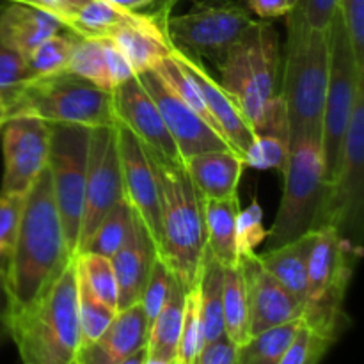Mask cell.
<instances>
[{
	"instance_id": "1",
	"label": "cell",
	"mask_w": 364,
	"mask_h": 364,
	"mask_svg": "<svg viewBox=\"0 0 364 364\" xmlns=\"http://www.w3.org/2000/svg\"><path fill=\"white\" fill-rule=\"evenodd\" d=\"M279 36L269 20H255L219 64L220 84L237 102L255 135L290 139L279 96Z\"/></svg>"
},
{
	"instance_id": "2",
	"label": "cell",
	"mask_w": 364,
	"mask_h": 364,
	"mask_svg": "<svg viewBox=\"0 0 364 364\" xmlns=\"http://www.w3.org/2000/svg\"><path fill=\"white\" fill-rule=\"evenodd\" d=\"M73 258L53 201L48 169L25 194L13 256L6 274L11 309L38 297Z\"/></svg>"
},
{
	"instance_id": "3",
	"label": "cell",
	"mask_w": 364,
	"mask_h": 364,
	"mask_svg": "<svg viewBox=\"0 0 364 364\" xmlns=\"http://www.w3.org/2000/svg\"><path fill=\"white\" fill-rule=\"evenodd\" d=\"M77 256L36 299L11 309V340L23 364H75L80 336Z\"/></svg>"
},
{
	"instance_id": "4",
	"label": "cell",
	"mask_w": 364,
	"mask_h": 364,
	"mask_svg": "<svg viewBox=\"0 0 364 364\" xmlns=\"http://www.w3.org/2000/svg\"><path fill=\"white\" fill-rule=\"evenodd\" d=\"M149 156L160 191L156 255L178 283L191 290L198 281L206 252L203 198L192 183L183 160H166L151 151Z\"/></svg>"
},
{
	"instance_id": "5",
	"label": "cell",
	"mask_w": 364,
	"mask_h": 364,
	"mask_svg": "<svg viewBox=\"0 0 364 364\" xmlns=\"http://www.w3.org/2000/svg\"><path fill=\"white\" fill-rule=\"evenodd\" d=\"M284 18L288 38L279 96L287 107L290 142L304 135L320 141L329 78V28L309 27L294 13Z\"/></svg>"
},
{
	"instance_id": "6",
	"label": "cell",
	"mask_w": 364,
	"mask_h": 364,
	"mask_svg": "<svg viewBox=\"0 0 364 364\" xmlns=\"http://www.w3.org/2000/svg\"><path fill=\"white\" fill-rule=\"evenodd\" d=\"M32 116L48 124L112 127V91L77 77L71 71L31 78L7 103V117Z\"/></svg>"
},
{
	"instance_id": "7",
	"label": "cell",
	"mask_w": 364,
	"mask_h": 364,
	"mask_svg": "<svg viewBox=\"0 0 364 364\" xmlns=\"http://www.w3.org/2000/svg\"><path fill=\"white\" fill-rule=\"evenodd\" d=\"M363 256V245L354 244L334 228L316 230L306 283L302 322L338 340L348 326L345 297Z\"/></svg>"
},
{
	"instance_id": "8",
	"label": "cell",
	"mask_w": 364,
	"mask_h": 364,
	"mask_svg": "<svg viewBox=\"0 0 364 364\" xmlns=\"http://www.w3.org/2000/svg\"><path fill=\"white\" fill-rule=\"evenodd\" d=\"M283 176V196L272 228L267 231L265 249L279 247L313 230L327 187L318 139L304 135L290 142Z\"/></svg>"
},
{
	"instance_id": "9",
	"label": "cell",
	"mask_w": 364,
	"mask_h": 364,
	"mask_svg": "<svg viewBox=\"0 0 364 364\" xmlns=\"http://www.w3.org/2000/svg\"><path fill=\"white\" fill-rule=\"evenodd\" d=\"M364 224V89L355 100L338 166L327 181L313 230L334 228L354 244L363 245Z\"/></svg>"
},
{
	"instance_id": "10",
	"label": "cell",
	"mask_w": 364,
	"mask_h": 364,
	"mask_svg": "<svg viewBox=\"0 0 364 364\" xmlns=\"http://www.w3.org/2000/svg\"><path fill=\"white\" fill-rule=\"evenodd\" d=\"M329 78H327L326 103H323L322 149L327 181L338 166L345 134L354 112L355 100L364 89V71L359 70L350 41L336 11L329 25Z\"/></svg>"
},
{
	"instance_id": "11",
	"label": "cell",
	"mask_w": 364,
	"mask_h": 364,
	"mask_svg": "<svg viewBox=\"0 0 364 364\" xmlns=\"http://www.w3.org/2000/svg\"><path fill=\"white\" fill-rule=\"evenodd\" d=\"M252 21L247 7L235 0H199L185 14L167 18L166 32L176 48L219 66Z\"/></svg>"
},
{
	"instance_id": "12",
	"label": "cell",
	"mask_w": 364,
	"mask_h": 364,
	"mask_svg": "<svg viewBox=\"0 0 364 364\" xmlns=\"http://www.w3.org/2000/svg\"><path fill=\"white\" fill-rule=\"evenodd\" d=\"M89 130L91 128L52 124L48 166H46L64 238L73 256H77L78 251V235H80L82 212H84Z\"/></svg>"
},
{
	"instance_id": "13",
	"label": "cell",
	"mask_w": 364,
	"mask_h": 364,
	"mask_svg": "<svg viewBox=\"0 0 364 364\" xmlns=\"http://www.w3.org/2000/svg\"><path fill=\"white\" fill-rule=\"evenodd\" d=\"M121 199L124 198L116 124L91 128L89 130L84 212H82L80 235H78V251L91 238L92 231L96 230L100 220Z\"/></svg>"
},
{
	"instance_id": "14",
	"label": "cell",
	"mask_w": 364,
	"mask_h": 364,
	"mask_svg": "<svg viewBox=\"0 0 364 364\" xmlns=\"http://www.w3.org/2000/svg\"><path fill=\"white\" fill-rule=\"evenodd\" d=\"M0 194L25 196L48 166L52 124L32 116L7 117L2 132Z\"/></svg>"
},
{
	"instance_id": "15",
	"label": "cell",
	"mask_w": 364,
	"mask_h": 364,
	"mask_svg": "<svg viewBox=\"0 0 364 364\" xmlns=\"http://www.w3.org/2000/svg\"><path fill=\"white\" fill-rule=\"evenodd\" d=\"M117 151H119L121 178H123V198L139 217L155 247L159 245L160 191L156 171L148 148L139 141L137 135L116 121Z\"/></svg>"
},
{
	"instance_id": "16",
	"label": "cell",
	"mask_w": 364,
	"mask_h": 364,
	"mask_svg": "<svg viewBox=\"0 0 364 364\" xmlns=\"http://www.w3.org/2000/svg\"><path fill=\"white\" fill-rule=\"evenodd\" d=\"M137 78L155 102L181 159L213 149H233L219 132L213 130L205 119H201L176 95H173L156 77L155 71H146L137 75Z\"/></svg>"
},
{
	"instance_id": "17",
	"label": "cell",
	"mask_w": 364,
	"mask_h": 364,
	"mask_svg": "<svg viewBox=\"0 0 364 364\" xmlns=\"http://www.w3.org/2000/svg\"><path fill=\"white\" fill-rule=\"evenodd\" d=\"M238 263L244 272L245 290H247L251 336L294 320H302L304 302L299 301L263 269L256 252L244 256L238 259Z\"/></svg>"
},
{
	"instance_id": "18",
	"label": "cell",
	"mask_w": 364,
	"mask_h": 364,
	"mask_svg": "<svg viewBox=\"0 0 364 364\" xmlns=\"http://www.w3.org/2000/svg\"><path fill=\"white\" fill-rule=\"evenodd\" d=\"M112 103L116 121L130 128L149 151L166 160H181L155 102L142 87L137 75L114 89Z\"/></svg>"
},
{
	"instance_id": "19",
	"label": "cell",
	"mask_w": 364,
	"mask_h": 364,
	"mask_svg": "<svg viewBox=\"0 0 364 364\" xmlns=\"http://www.w3.org/2000/svg\"><path fill=\"white\" fill-rule=\"evenodd\" d=\"M171 55L187 70V73L191 75L192 80L199 87L203 100H205L206 107H208L210 116L215 121L220 135L230 142V146L235 151L244 155L245 149L251 146L256 135L252 128L249 127L244 114L238 109L237 102L223 87V84L213 78V75L206 70L205 63L199 57L183 52V50L176 48L174 45Z\"/></svg>"
},
{
	"instance_id": "20",
	"label": "cell",
	"mask_w": 364,
	"mask_h": 364,
	"mask_svg": "<svg viewBox=\"0 0 364 364\" xmlns=\"http://www.w3.org/2000/svg\"><path fill=\"white\" fill-rule=\"evenodd\" d=\"M149 323L142 306L119 309L98 340L78 348L75 364H119L146 347Z\"/></svg>"
},
{
	"instance_id": "21",
	"label": "cell",
	"mask_w": 364,
	"mask_h": 364,
	"mask_svg": "<svg viewBox=\"0 0 364 364\" xmlns=\"http://www.w3.org/2000/svg\"><path fill=\"white\" fill-rule=\"evenodd\" d=\"M156 256L151 235L134 213L130 235L110 258L117 281V311L137 304Z\"/></svg>"
},
{
	"instance_id": "22",
	"label": "cell",
	"mask_w": 364,
	"mask_h": 364,
	"mask_svg": "<svg viewBox=\"0 0 364 364\" xmlns=\"http://www.w3.org/2000/svg\"><path fill=\"white\" fill-rule=\"evenodd\" d=\"M183 166L203 199H226L238 196L245 164L233 149H213L185 156Z\"/></svg>"
},
{
	"instance_id": "23",
	"label": "cell",
	"mask_w": 364,
	"mask_h": 364,
	"mask_svg": "<svg viewBox=\"0 0 364 364\" xmlns=\"http://www.w3.org/2000/svg\"><path fill=\"white\" fill-rule=\"evenodd\" d=\"M63 28L59 18L28 4L16 0L0 7V41L23 59Z\"/></svg>"
},
{
	"instance_id": "24",
	"label": "cell",
	"mask_w": 364,
	"mask_h": 364,
	"mask_svg": "<svg viewBox=\"0 0 364 364\" xmlns=\"http://www.w3.org/2000/svg\"><path fill=\"white\" fill-rule=\"evenodd\" d=\"M110 39L127 57L135 75L153 71L173 52V43L167 38L166 23L153 13H144L141 21L119 28L110 36Z\"/></svg>"
},
{
	"instance_id": "25",
	"label": "cell",
	"mask_w": 364,
	"mask_h": 364,
	"mask_svg": "<svg viewBox=\"0 0 364 364\" xmlns=\"http://www.w3.org/2000/svg\"><path fill=\"white\" fill-rule=\"evenodd\" d=\"M315 240L316 230H311L279 247L256 252L263 269L302 302L306 299L308 267Z\"/></svg>"
},
{
	"instance_id": "26",
	"label": "cell",
	"mask_w": 364,
	"mask_h": 364,
	"mask_svg": "<svg viewBox=\"0 0 364 364\" xmlns=\"http://www.w3.org/2000/svg\"><path fill=\"white\" fill-rule=\"evenodd\" d=\"M240 212L238 196L226 199H203L206 251L223 267L238 263L235 251V226Z\"/></svg>"
},
{
	"instance_id": "27",
	"label": "cell",
	"mask_w": 364,
	"mask_h": 364,
	"mask_svg": "<svg viewBox=\"0 0 364 364\" xmlns=\"http://www.w3.org/2000/svg\"><path fill=\"white\" fill-rule=\"evenodd\" d=\"M185 295L187 290L174 279L167 302L151 322L146 341V354L149 359L162 363H174L180 343L181 326L185 315Z\"/></svg>"
},
{
	"instance_id": "28",
	"label": "cell",
	"mask_w": 364,
	"mask_h": 364,
	"mask_svg": "<svg viewBox=\"0 0 364 364\" xmlns=\"http://www.w3.org/2000/svg\"><path fill=\"white\" fill-rule=\"evenodd\" d=\"M196 288L199 297L203 347H206L226 336L223 315V265L208 251L203 258Z\"/></svg>"
},
{
	"instance_id": "29",
	"label": "cell",
	"mask_w": 364,
	"mask_h": 364,
	"mask_svg": "<svg viewBox=\"0 0 364 364\" xmlns=\"http://www.w3.org/2000/svg\"><path fill=\"white\" fill-rule=\"evenodd\" d=\"M142 18L144 13L141 11L123 9L109 0H91L63 25L82 38H110L119 28L137 23Z\"/></svg>"
},
{
	"instance_id": "30",
	"label": "cell",
	"mask_w": 364,
	"mask_h": 364,
	"mask_svg": "<svg viewBox=\"0 0 364 364\" xmlns=\"http://www.w3.org/2000/svg\"><path fill=\"white\" fill-rule=\"evenodd\" d=\"M223 315L224 334L228 340L240 347L251 338L249 333V304L244 272L240 263L223 267Z\"/></svg>"
},
{
	"instance_id": "31",
	"label": "cell",
	"mask_w": 364,
	"mask_h": 364,
	"mask_svg": "<svg viewBox=\"0 0 364 364\" xmlns=\"http://www.w3.org/2000/svg\"><path fill=\"white\" fill-rule=\"evenodd\" d=\"M301 322L302 320H294L251 336L244 345L237 347L235 364H279Z\"/></svg>"
},
{
	"instance_id": "32",
	"label": "cell",
	"mask_w": 364,
	"mask_h": 364,
	"mask_svg": "<svg viewBox=\"0 0 364 364\" xmlns=\"http://www.w3.org/2000/svg\"><path fill=\"white\" fill-rule=\"evenodd\" d=\"M132 223H134V210L130 208V205L124 199H121L100 220L96 230L92 231L91 238L85 242V245L78 251V255L80 252H92V255L112 258L114 252L124 244V240L130 235Z\"/></svg>"
},
{
	"instance_id": "33",
	"label": "cell",
	"mask_w": 364,
	"mask_h": 364,
	"mask_svg": "<svg viewBox=\"0 0 364 364\" xmlns=\"http://www.w3.org/2000/svg\"><path fill=\"white\" fill-rule=\"evenodd\" d=\"M153 71H155L156 77L166 84V87L169 89L173 95H176L178 98L188 107V109L194 110L201 119H205L213 130L219 132L215 121H213V117L210 116L208 107H206L205 100H203L199 87L196 85V82L192 80L191 75L187 73V70H185V68L181 66L173 55L166 57V59H164Z\"/></svg>"
},
{
	"instance_id": "34",
	"label": "cell",
	"mask_w": 364,
	"mask_h": 364,
	"mask_svg": "<svg viewBox=\"0 0 364 364\" xmlns=\"http://www.w3.org/2000/svg\"><path fill=\"white\" fill-rule=\"evenodd\" d=\"M77 39V34H73L68 28H63L57 34H53L52 38L43 41L27 59L31 77L36 78L68 71Z\"/></svg>"
},
{
	"instance_id": "35",
	"label": "cell",
	"mask_w": 364,
	"mask_h": 364,
	"mask_svg": "<svg viewBox=\"0 0 364 364\" xmlns=\"http://www.w3.org/2000/svg\"><path fill=\"white\" fill-rule=\"evenodd\" d=\"M77 311H78V336L80 347L92 343L102 336L103 331L110 326L116 316L117 309L110 308L105 302L100 301L78 276L77 269Z\"/></svg>"
},
{
	"instance_id": "36",
	"label": "cell",
	"mask_w": 364,
	"mask_h": 364,
	"mask_svg": "<svg viewBox=\"0 0 364 364\" xmlns=\"http://www.w3.org/2000/svg\"><path fill=\"white\" fill-rule=\"evenodd\" d=\"M78 276L102 302L117 309V281L110 258L92 252L77 255Z\"/></svg>"
},
{
	"instance_id": "37",
	"label": "cell",
	"mask_w": 364,
	"mask_h": 364,
	"mask_svg": "<svg viewBox=\"0 0 364 364\" xmlns=\"http://www.w3.org/2000/svg\"><path fill=\"white\" fill-rule=\"evenodd\" d=\"M68 71L84 78V80L92 82L105 91H112L102 38H82V36H78Z\"/></svg>"
},
{
	"instance_id": "38",
	"label": "cell",
	"mask_w": 364,
	"mask_h": 364,
	"mask_svg": "<svg viewBox=\"0 0 364 364\" xmlns=\"http://www.w3.org/2000/svg\"><path fill=\"white\" fill-rule=\"evenodd\" d=\"M336 338L316 327L301 322L297 334L287 348L279 364H320Z\"/></svg>"
},
{
	"instance_id": "39",
	"label": "cell",
	"mask_w": 364,
	"mask_h": 364,
	"mask_svg": "<svg viewBox=\"0 0 364 364\" xmlns=\"http://www.w3.org/2000/svg\"><path fill=\"white\" fill-rule=\"evenodd\" d=\"M242 159L245 167L283 173L290 159V139L283 135H256Z\"/></svg>"
},
{
	"instance_id": "40",
	"label": "cell",
	"mask_w": 364,
	"mask_h": 364,
	"mask_svg": "<svg viewBox=\"0 0 364 364\" xmlns=\"http://www.w3.org/2000/svg\"><path fill=\"white\" fill-rule=\"evenodd\" d=\"M203 348L201 334V316H199V297L198 288L194 287L187 290L185 295V315L183 326H181L180 343H178V354L174 363L176 364H196Z\"/></svg>"
},
{
	"instance_id": "41",
	"label": "cell",
	"mask_w": 364,
	"mask_h": 364,
	"mask_svg": "<svg viewBox=\"0 0 364 364\" xmlns=\"http://www.w3.org/2000/svg\"><path fill=\"white\" fill-rule=\"evenodd\" d=\"M174 279L176 277L173 276L169 267L156 256L151 265V270H149L148 279H146L144 288H142L141 299H139V304L144 309V315L148 318L149 326H151L155 316L159 315L160 309L164 308V304L169 299Z\"/></svg>"
},
{
	"instance_id": "42",
	"label": "cell",
	"mask_w": 364,
	"mask_h": 364,
	"mask_svg": "<svg viewBox=\"0 0 364 364\" xmlns=\"http://www.w3.org/2000/svg\"><path fill=\"white\" fill-rule=\"evenodd\" d=\"M267 238V230L263 228V210L258 199L240 208L237 215V226H235V251L237 258L256 252V247L262 245Z\"/></svg>"
},
{
	"instance_id": "43",
	"label": "cell",
	"mask_w": 364,
	"mask_h": 364,
	"mask_svg": "<svg viewBox=\"0 0 364 364\" xmlns=\"http://www.w3.org/2000/svg\"><path fill=\"white\" fill-rule=\"evenodd\" d=\"M25 196L0 194V276L6 277L20 226Z\"/></svg>"
},
{
	"instance_id": "44",
	"label": "cell",
	"mask_w": 364,
	"mask_h": 364,
	"mask_svg": "<svg viewBox=\"0 0 364 364\" xmlns=\"http://www.w3.org/2000/svg\"><path fill=\"white\" fill-rule=\"evenodd\" d=\"M31 71H28L27 59L20 57L2 45L0 41V96L4 103H7L14 98L21 85L31 80Z\"/></svg>"
},
{
	"instance_id": "45",
	"label": "cell",
	"mask_w": 364,
	"mask_h": 364,
	"mask_svg": "<svg viewBox=\"0 0 364 364\" xmlns=\"http://www.w3.org/2000/svg\"><path fill=\"white\" fill-rule=\"evenodd\" d=\"M338 13L350 41L355 63L359 70L364 71V0H340Z\"/></svg>"
},
{
	"instance_id": "46",
	"label": "cell",
	"mask_w": 364,
	"mask_h": 364,
	"mask_svg": "<svg viewBox=\"0 0 364 364\" xmlns=\"http://www.w3.org/2000/svg\"><path fill=\"white\" fill-rule=\"evenodd\" d=\"M340 0H295L290 13L297 14L309 27L327 31L338 11Z\"/></svg>"
},
{
	"instance_id": "47",
	"label": "cell",
	"mask_w": 364,
	"mask_h": 364,
	"mask_svg": "<svg viewBox=\"0 0 364 364\" xmlns=\"http://www.w3.org/2000/svg\"><path fill=\"white\" fill-rule=\"evenodd\" d=\"M103 43V52H105V63H107V71H109L110 78V87L112 91L119 85H123L124 82L130 80L132 77H135L134 70L128 64L127 57L121 53V50L117 48L116 43L110 38H102Z\"/></svg>"
},
{
	"instance_id": "48",
	"label": "cell",
	"mask_w": 364,
	"mask_h": 364,
	"mask_svg": "<svg viewBox=\"0 0 364 364\" xmlns=\"http://www.w3.org/2000/svg\"><path fill=\"white\" fill-rule=\"evenodd\" d=\"M295 0H245V7L258 20H276L284 18L294 7Z\"/></svg>"
},
{
	"instance_id": "49",
	"label": "cell",
	"mask_w": 364,
	"mask_h": 364,
	"mask_svg": "<svg viewBox=\"0 0 364 364\" xmlns=\"http://www.w3.org/2000/svg\"><path fill=\"white\" fill-rule=\"evenodd\" d=\"M18 2L28 4V6L38 7L45 13L53 14L55 18H59L60 23H64L68 18L73 16L78 9H82L91 0H18Z\"/></svg>"
},
{
	"instance_id": "50",
	"label": "cell",
	"mask_w": 364,
	"mask_h": 364,
	"mask_svg": "<svg viewBox=\"0 0 364 364\" xmlns=\"http://www.w3.org/2000/svg\"><path fill=\"white\" fill-rule=\"evenodd\" d=\"M237 347L226 336L201 348L196 364H235Z\"/></svg>"
},
{
	"instance_id": "51",
	"label": "cell",
	"mask_w": 364,
	"mask_h": 364,
	"mask_svg": "<svg viewBox=\"0 0 364 364\" xmlns=\"http://www.w3.org/2000/svg\"><path fill=\"white\" fill-rule=\"evenodd\" d=\"M11 340V299L6 277L0 276V347Z\"/></svg>"
},
{
	"instance_id": "52",
	"label": "cell",
	"mask_w": 364,
	"mask_h": 364,
	"mask_svg": "<svg viewBox=\"0 0 364 364\" xmlns=\"http://www.w3.org/2000/svg\"><path fill=\"white\" fill-rule=\"evenodd\" d=\"M109 2L116 4V6L123 7V9L128 11H141L144 7L151 6V4H156L159 0H109Z\"/></svg>"
},
{
	"instance_id": "53",
	"label": "cell",
	"mask_w": 364,
	"mask_h": 364,
	"mask_svg": "<svg viewBox=\"0 0 364 364\" xmlns=\"http://www.w3.org/2000/svg\"><path fill=\"white\" fill-rule=\"evenodd\" d=\"M174 2H176V0H159V9L155 11V16L159 18L160 21H164V23H166L167 21V18H169V11H171V7L174 6Z\"/></svg>"
},
{
	"instance_id": "54",
	"label": "cell",
	"mask_w": 364,
	"mask_h": 364,
	"mask_svg": "<svg viewBox=\"0 0 364 364\" xmlns=\"http://www.w3.org/2000/svg\"><path fill=\"white\" fill-rule=\"evenodd\" d=\"M146 358H148V354H146V347H144L139 352H135V354H132L130 358L124 359V361H121L119 364H144Z\"/></svg>"
},
{
	"instance_id": "55",
	"label": "cell",
	"mask_w": 364,
	"mask_h": 364,
	"mask_svg": "<svg viewBox=\"0 0 364 364\" xmlns=\"http://www.w3.org/2000/svg\"><path fill=\"white\" fill-rule=\"evenodd\" d=\"M7 119V109H6V103H4L2 96H0V132H2V127L4 123H6Z\"/></svg>"
},
{
	"instance_id": "56",
	"label": "cell",
	"mask_w": 364,
	"mask_h": 364,
	"mask_svg": "<svg viewBox=\"0 0 364 364\" xmlns=\"http://www.w3.org/2000/svg\"><path fill=\"white\" fill-rule=\"evenodd\" d=\"M144 364H169V363H162V361H156V359L146 358V363ZM171 364H173V363H171Z\"/></svg>"
},
{
	"instance_id": "57",
	"label": "cell",
	"mask_w": 364,
	"mask_h": 364,
	"mask_svg": "<svg viewBox=\"0 0 364 364\" xmlns=\"http://www.w3.org/2000/svg\"><path fill=\"white\" fill-rule=\"evenodd\" d=\"M7 2H16V0H7Z\"/></svg>"
},
{
	"instance_id": "58",
	"label": "cell",
	"mask_w": 364,
	"mask_h": 364,
	"mask_svg": "<svg viewBox=\"0 0 364 364\" xmlns=\"http://www.w3.org/2000/svg\"><path fill=\"white\" fill-rule=\"evenodd\" d=\"M173 364H176V363H173Z\"/></svg>"
}]
</instances>
